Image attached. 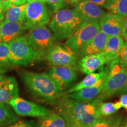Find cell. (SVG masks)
I'll return each mask as SVG.
<instances>
[{
  "label": "cell",
  "instance_id": "obj_7",
  "mask_svg": "<svg viewBox=\"0 0 127 127\" xmlns=\"http://www.w3.org/2000/svg\"><path fill=\"white\" fill-rule=\"evenodd\" d=\"M50 12L45 2L34 1L27 3L24 24L25 29H33L46 25L50 21Z\"/></svg>",
  "mask_w": 127,
  "mask_h": 127
},
{
  "label": "cell",
  "instance_id": "obj_32",
  "mask_svg": "<svg viewBox=\"0 0 127 127\" xmlns=\"http://www.w3.org/2000/svg\"><path fill=\"white\" fill-rule=\"evenodd\" d=\"M121 36L127 42V17L123 18L121 27Z\"/></svg>",
  "mask_w": 127,
  "mask_h": 127
},
{
  "label": "cell",
  "instance_id": "obj_14",
  "mask_svg": "<svg viewBox=\"0 0 127 127\" xmlns=\"http://www.w3.org/2000/svg\"><path fill=\"white\" fill-rule=\"evenodd\" d=\"M107 64H108L107 58L102 52H100L84 56L78 63L77 68L81 72L88 75L102 68Z\"/></svg>",
  "mask_w": 127,
  "mask_h": 127
},
{
  "label": "cell",
  "instance_id": "obj_5",
  "mask_svg": "<svg viewBox=\"0 0 127 127\" xmlns=\"http://www.w3.org/2000/svg\"><path fill=\"white\" fill-rule=\"evenodd\" d=\"M9 63L16 66H28L40 57L27 41L26 36H19L9 42Z\"/></svg>",
  "mask_w": 127,
  "mask_h": 127
},
{
  "label": "cell",
  "instance_id": "obj_17",
  "mask_svg": "<svg viewBox=\"0 0 127 127\" xmlns=\"http://www.w3.org/2000/svg\"><path fill=\"white\" fill-rule=\"evenodd\" d=\"M26 30L24 23H13L3 21L0 24V34L2 42L8 44L18 38L24 30Z\"/></svg>",
  "mask_w": 127,
  "mask_h": 127
},
{
  "label": "cell",
  "instance_id": "obj_36",
  "mask_svg": "<svg viewBox=\"0 0 127 127\" xmlns=\"http://www.w3.org/2000/svg\"><path fill=\"white\" fill-rule=\"evenodd\" d=\"M81 0H65L66 4L72 5H77L80 2Z\"/></svg>",
  "mask_w": 127,
  "mask_h": 127
},
{
  "label": "cell",
  "instance_id": "obj_16",
  "mask_svg": "<svg viewBox=\"0 0 127 127\" xmlns=\"http://www.w3.org/2000/svg\"><path fill=\"white\" fill-rule=\"evenodd\" d=\"M18 95V83L14 78L4 77L0 79V104H8L12 98Z\"/></svg>",
  "mask_w": 127,
  "mask_h": 127
},
{
  "label": "cell",
  "instance_id": "obj_44",
  "mask_svg": "<svg viewBox=\"0 0 127 127\" xmlns=\"http://www.w3.org/2000/svg\"><path fill=\"white\" fill-rule=\"evenodd\" d=\"M24 1H25V2H27V0H24Z\"/></svg>",
  "mask_w": 127,
  "mask_h": 127
},
{
  "label": "cell",
  "instance_id": "obj_42",
  "mask_svg": "<svg viewBox=\"0 0 127 127\" xmlns=\"http://www.w3.org/2000/svg\"><path fill=\"white\" fill-rule=\"evenodd\" d=\"M44 1V2H46V0H27V2H32V1Z\"/></svg>",
  "mask_w": 127,
  "mask_h": 127
},
{
  "label": "cell",
  "instance_id": "obj_4",
  "mask_svg": "<svg viewBox=\"0 0 127 127\" xmlns=\"http://www.w3.org/2000/svg\"><path fill=\"white\" fill-rule=\"evenodd\" d=\"M127 82V69L118 57L109 63L108 73L104 81L102 89L96 98L103 102L117 94Z\"/></svg>",
  "mask_w": 127,
  "mask_h": 127
},
{
  "label": "cell",
  "instance_id": "obj_2",
  "mask_svg": "<svg viewBox=\"0 0 127 127\" xmlns=\"http://www.w3.org/2000/svg\"><path fill=\"white\" fill-rule=\"evenodd\" d=\"M20 74L28 91L38 101L51 104L64 94L48 74L23 71Z\"/></svg>",
  "mask_w": 127,
  "mask_h": 127
},
{
  "label": "cell",
  "instance_id": "obj_30",
  "mask_svg": "<svg viewBox=\"0 0 127 127\" xmlns=\"http://www.w3.org/2000/svg\"><path fill=\"white\" fill-rule=\"evenodd\" d=\"M118 57L121 60L127 69V42H125L119 52Z\"/></svg>",
  "mask_w": 127,
  "mask_h": 127
},
{
  "label": "cell",
  "instance_id": "obj_35",
  "mask_svg": "<svg viewBox=\"0 0 127 127\" xmlns=\"http://www.w3.org/2000/svg\"><path fill=\"white\" fill-rule=\"evenodd\" d=\"M10 2L14 5H21L25 4L24 0H10Z\"/></svg>",
  "mask_w": 127,
  "mask_h": 127
},
{
  "label": "cell",
  "instance_id": "obj_23",
  "mask_svg": "<svg viewBox=\"0 0 127 127\" xmlns=\"http://www.w3.org/2000/svg\"><path fill=\"white\" fill-rule=\"evenodd\" d=\"M101 74H102V71L98 73H91V74H88L87 77H85L84 78L82 79L81 82L79 83L76 84L72 88H71L69 90H68L66 92V94H70L72 93H75L76 91H79V90H82V89L87 88V87H91L92 85H94L101 77Z\"/></svg>",
  "mask_w": 127,
  "mask_h": 127
},
{
  "label": "cell",
  "instance_id": "obj_31",
  "mask_svg": "<svg viewBox=\"0 0 127 127\" xmlns=\"http://www.w3.org/2000/svg\"><path fill=\"white\" fill-rule=\"evenodd\" d=\"M88 1L98 6H101L107 8L110 5L112 0H88Z\"/></svg>",
  "mask_w": 127,
  "mask_h": 127
},
{
  "label": "cell",
  "instance_id": "obj_33",
  "mask_svg": "<svg viewBox=\"0 0 127 127\" xmlns=\"http://www.w3.org/2000/svg\"><path fill=\"white\" fill-rule=\"evenodd\" d=\"M0 5L5 13L9 8L11 7L12 4L10 2V0H0Z\"/></svg>",
  "mask_w": 127,
  "mask_h": 127
},
{
  "label": "cell",
  "instance_id": "obj_37",
  "mask_svg": "<svg viewBox=\"0 0 127 127\" xmlns=\"http://www.w3.org/2000/svg\"><path fill=\"white\" fill-rule=\"evenodd\" d=\"M7 71V66L0 65V79L4 77V74Z\"/></svg>",
  "mask_w": 127,
  "mask_h": 127
},
{
  "label": "cell",
  "instance_id": "obj_22",
  "mask_svg": "<svg viewBox=\"0 0 127 127\" xmlns=\"http://www.w3.org/2000/svg\"><path fill=\"white\" fill-rule=\"evenodd\" d=\"M18 117L8 104H0V127H5L18 121Z\"/></svg>",
  "mask_w": 127,
  "mask_h": 127
},
{
  "label": "cell",
  "instance_id": "obj_21",
  "mask_svg": "<svg viewBox=\"0 0 127 127\" xmlns=\"http://www.w3.org/2000/svg\"><path fill=\"white\" fill-rule=\"evenodd\" d=\"M27 5L24 4L21 5H14L9 8L5 12V20L13 23H24L25 17V9Z\"/></svg>",
  "mask_w": 127,
  "mask_h": 127
},
{
  "label": "cell",
  "instance_id": "obj_34",
  "mask_svg": "<svg viewBox=\"0 0 127 127\" xmlns=\"http://www.w3.org/2000/svg\"><path fill=\"white\" fill-rule=\"evenodd\" d=\"M120 102L121 107L127 111V94L120 95Z\"/></svg>",
  "mask_w": 127,
  "mask_h": 127
},
{
  "label": "cell",
  "instance_id": "obj_40",
  "mask_svg": "<svg viewBox=\"0 0 127 127\" xmlns=\"http://www.w3.org/2000/svg\"><path fill=\"white\" fill-rule=\"evenodd\" d=\"M120 127H127V117L123 121H122L120 125Z\"/></svg>",
  "mask_w": 127,
  "mask_h": 127
},
{
  "label": "cell",
  "instance_id": "obj_26",
  "mask_svg": "<svg viewBox=\"0 0 127 127\" xmlns=\"http://www.w3.org/2000/svg\"><path fill=\"white\" fill-rule=\"evenodd\" d=\"M99 112L101 117H106L114 114L117 110L113 102H103L101 101L98 106Z\"/></svg>",
  "mask_w": 127,
  "mask_h": 127
},
{
  "label": "cell",
  "instance_id": "obj_13",
  "mask_svg": "<svg viewBox=\"0 0 127 127\" xmlns=\"http://www.w3.org/2000/svg\"><path fill=\"white\" fill-rule=\"evenodd\" d=\"M74 10L78 14L81 18L85 22L99 21L105 13L99 6L92 3L88 0H81L78 4Z\"/></svg>",
  "mask_w": 127,
  "mask_h": 127
},
{
  "label": "cell",
  "instance_id": "obj_41",
  "mask_svg": "<svg viewBox=\"0 0 127 127\" xmlns=\"http://www.w3.org/2000/svg\"><path fill=\"white\" fill-rule=\"evenodd\" d=\"M114 104H115V105L116 107V108L117 109V110H118V109H120L121 108H122L121 107V105L120 102V101H116L115 102H114Z\"/></svg>",
  "mask_w": 127,
  "mask_h": 127
},
{
  "label": "cell",
  "instance_id": "obj_27",
  "mask_svg": "<svg viewBox=\"0 0 127 127\" xmlns=\"http://www.w3.org/2000/svg\"><path fill=\"white\" fill-rule=\"evenodd\" d=\"M9 47L8 44L1 42L0 43V65L7 66L9 64Z\"/></svg>",
  "mask_w": 127,
  "mask_h": 127
},
{
  "label": "cell",
  "instance_id": "obj_19",
  "mask_svg": "<svg viewBox=\"0 0 127 127\" xmlns=\"http://www.w3.org/2000/svg\"><path fill=\"white\" fill-rule=\"evenodd\" d=\"M108 36L103 32L99 31L90 42L87 44L81 52L80 55L85 56L88 55L96 54L104 50Z\"/></svg>",
  "mask_w": 127,
  "mask_h": 127
},
{
  "label": "cell",
  "instance_id": "obj_10",
  "mask_svg": "<svg viewBox=\"0 0 127 127\" xmlns=\"http://www.w3.org/2000/svg\"><path fill=\"white\" fill-rule=\"evenodd\" d=\"M11 107L17 115L41 118L50 112L49 109L39 104L25 100L20 96H16L9 101Z\"/></svg>",
  "mask_w": 127,
  "mask_h": 127
},
{
  "label": "cell",
  "instance_id": "obj_6",
  "mask_svg": "<svg viewBox=\"0 0 127 127\" xmlns=\"http://www.w3.org/2000/svg\"><path fill=\"white\" fill-rule=\"evenodd\" d=\"M99 31L98 23L85 22L68 38L65 45L76 55H80L85 46L90 42Z\"/></svg>",
  "mask_w": 127,
  "mask_h": 127
},
{
  "label": "cell",
  "instance_id": "obj_39",
  "mask_svg": "<svg viewBox=\"0 0 127 127\" xmlns=\"http://www.w3.org/2000/svg\"><path fill=\"white\" fill-rule=\"evenodd\" d=\"M4 18V12L3 11L2 8L0 5V21H2Z\"/></svg>",
  "mask_w": 127,
  "mask_h": 127
},
{
  "label": "cell",
  "instance_id": "obj_20",
  "mask_svg": "<svg viewBox=\"0 0 127 127\" xmlns=\"http://www.w3.org/2000/svg\"><path fill=\"white\" fill-rule=\"evenodd\" d=\"M38 127H66L65 122L59 114L50 111L48 115L39 118Z\"/></svg>",
  "mask_w": 127,
  "mask_h": 127
},
{
  "label": "cell",
  "instance_id": "obj_9",
  "mask_svg": "<svg viewBox=\"0 0 127 127\" xmlns=\"http://www.w3.org/2000/svg\"><path fill=\"white\" fill-rule=\"evenodd\" d=\"M44 59L54 66H75L77 55L65 45L57 44L47 52Z\"/></svg>",
  "mask_w": 127,
  "mask_h": 127
},
{
  "label": "cell",
  "instance_id": "obj_18",
  "mask_svg": "<svg viewBox=\"0 0 127 127\" xmlns=\"http://www.w3.org/2000/svg\"><path fill=\"white\" fill-rule=\"evenodd\" d=\"M123 38L121 36H109L102 53L107 58L108 63L118 58L119 52L124 44Z\"/></svg>",
  "mask_w": 127,
  "mask_h": 127
},
{
  "label": "cell",
  "instance_id": "obj_3",
  "mask_svg": "<svg viewBox=\"0 0 127 127\" xmlns=\"http://www.w3.org/2000/svg\"><path fill=\"white\" fill-rule=\"evenodd\" d=\"M83 23L74 9H64L55 12L48 27L55 40H63L68 38Z\"/></svg>",
  "mask_w": 127,
  "mask_h": 127
},
{
  "label": "cell",
  "instance_id": "obj_45",
  "mask_svg": "<svg viewBox=\"0 0 127 127\" xmlns=\"http://www.w3.org/2000/svg\"></svg>",
  "mask_w": 127,
  "mask_h": 127
},
{
  "label": "cell",
  "instance_id": "obj_1",
  "mask_svg": "<svg viewBox=\"0 0 127 127\" xmlns=\"http://www.w3.org/2000/svg\"><path fill=\"white\" fill-rule=\"evenodd\" d=\"M100 102L96 98L91 101H79L63 94L51 104L64 120L66 127H88L101 117L98 109Z\"/></svg>",
  "mask_w": 127,
  "mask_h": 127
},
{
  "label": "cell",
  "instance_id": "obj_11",
  "mask_svg": "<svg viewBox=\"0 0 127 127\" xmlns=\"http://www.w3.org/2000/svg\"><path fill=\"white\" fill-rule=\"evenodd\" d=\"M58 87L64 91L75 81L77 77L75 66H54L48 73Z\"/></svg>",
  "mask_w": 127,
  "mask_h": 127
},
{
  "label": "cell",
  "instance_id": "obj_12",
  "mask_svg": "<svg viewBox=\"0 0 127 127\" xmlns=\"http://www.w3.org/2000/svg\"><path fill=\"white\" fill-rule=\"evenodd\" d=\"M109 68L105 67L101 68L102 74L100 79L96 84L91 87L83 88L75 93L65 94L71 99L79 100L82 101H93L99 95L102 89L104 81L108 73Z\"/></svg>",
  "mask_w": 127,
  "mask_h": 127
},
{
  "label": "cell",
  "instance_id": "obj_28",
  "mask_svg": "<svg viewBox=\"0 0 127 127\" xmlns=\"http://www.w3.org/2000/svg\"><path fill=\"white\" fill-rule=\"evenodd\" d=\"M5 127H38L34 121H18Z\"/></svg>",
  "mask_w": 127,
  "mask_h": 127
},
{
  "label": "cell",
  "instance_id": "obj_43",
  "mask_svg": "<svg viewBox=\"0 0 127 127\" xmlns=\"http://www.w3.org/2000/svg\"><path fill=\"white\" fill-rule=\"evenodd\" d=\"M2 42V39H1V34H0V43Z\"/></svg>",
  "mask_w": 127,
  "mask_h": 127
},
{
  "label": "cell",
  "instance_id": "obj_25",
  "mask_svg": "<svg viewBox=\"0 0 127 127\" xmlns=\"http://www.w3.org/2000/svg\"><path fill=\"white\" fill-rule=\"evenodd\" d=\"M122 123L121 118L113 115L101 117L88 127H119Z\"/></svg>",
  "mask_w": 127,
  "mask_h": 127
},
{
  "label": "cell",
  "instance_id": "obj_29",
  "mask_svg": "<svg viewBox=\"0 0 127 127\" xmlns=\"http://www.w3.org/2000/svg\"><path fill=\"white\" fill-rule=\"evenodd\" d=\"M46 2L50 5L55 12L63 8L65 4V0H46Z\"/></svg>",
  "mask_w": 127,
  "mask_h": 127
},
{
  "label": "cell",
  "instance_id": "obj_38",
  "mask_svg": "<svg viewBox=\"0 0 127 127\" xmlns=\"http://www.w3.org/2000/svg\"><path fill=\"white\" fill-rule=\"evenodd\" d=\"M127 94V82L125 85V86L117 94L118 95H121L123 94Z\"/></svg>",
  "mask_w": 127,
  "mask_h": 127
},
{
  "label": "cell",
  "instance_id": "obj_15",
  "mask_svg": "<svg viewBox=\"0 0 127 127\" xmlns=\"http://www.w3.org/2000/svg\"><path fill=\"white\" fill-rule=\"evenodd\" d=\"M122 17L112 14H105L99 21L100 31L108 36H121Z\"/></svg>",
  "mask_w": 127,
  "mask_h": 127
},
{
  "label": "cell",
  "instance_id": "obj_8",
  "mask_svg": "<svg viewBox=\"0 0 127 127\" xmlns=\"http://www.w3.org/2000/svg\"><path fill=\"white\" fill-rule=\"evenodd\" d=\"M27 38L28 44L39 55L41 60L44 59L47 52L54 45L55 39L46 25L32 29Z\"/></svg>",
  "mask_w": 127,
  "mask_h": 127
},
{
  "label": "cell",
  "instance_id": "obj_24",
  "mask_svg": "<svg viewBox=\"0 0 127 127\" xmlns=\"http://www.w3.org/2000/svg\"><path fill=\"white\" fill-rule=\"evenodd\" d=\"M107 9L110 14L122 18L127 17V0H112Z\"/></svg>",
  "mask_w": 127,
  "mask_h": 127
}]
</instances>
